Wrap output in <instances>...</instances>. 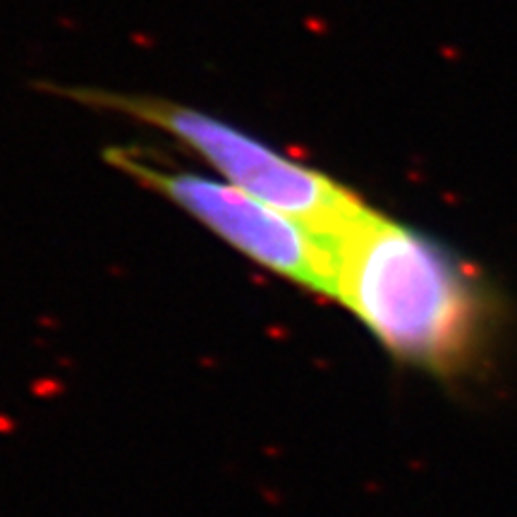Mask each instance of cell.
<instances>
[{
	"instance_id": "6da1fadb",
	"label": "cell",
	"mask_w": 517,
	"mask_h": 517,
	"mask_svg": "<svg viewBox=\"0 0 517 517\" xmlns=\"http://www.w3.org/2000/svg\"><path fill=\"white\" fill-rule=\"evenodd\" d=\"M328 250L333 297L391 354L439 376L479 362L496 328V300L453 252L369 206L328 240Z\"/></svg>"
},
{
	"instance_id": "7a4b0ae2",
	"label": "cell",
	"mask_w": 517,
	"mask_h": 517,
	"mask_svg": "<svg viewBox=\"0 0 517 517\" xmlns=\"http://www.w3.org/2000/svg\"><path fill=\"white\" fill-rule=\"evenodd\" d=\"M75 96L175 134L180 142L223 173L232 187L297 220L326 245L367 206L357 194L335 180L280 156L250 134L194 108L170 101L103 91H75Z\"/></svg>"
},
{
	"instance_id": "3957f363",
	"label": "cell",
	"mask_w": 517,
	"mask_h": 517,
	"mask_svg": "<svg viewBox=\"0 0 517 517\" xmlns=\"http://www.w3.org/2000/svg\"><path fill=\"white\" fill-rule=\"evenodd\" d=\"M111 163L163 194L235 250L295 283L333 295V261L324 240L273 206L232 185L165 170L134 149H111Z\"/></svg>"
}]
</instances>
